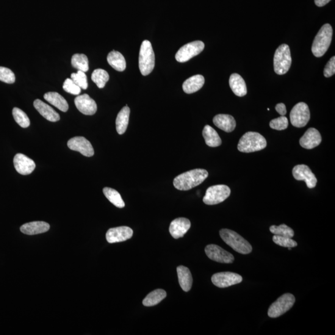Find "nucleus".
Wrapping results in <instances>:
<instances>
[{
	"label": "nucleus",
	"instance_id": "f257e3e1",
	"mask_svg": "<svg viewBox=\"0 0 335 335\" xmlns=\"http://www.w3.org/2000/svg\"><path fill=\"white\" fill-rule=\"evenodd\" d=\"M208 175L207 171L204 169H195L176 176L173 181L174 187L181 191L192 190L203 182Z\"/></svg>",
	"mask_w": 335,
	"mask_h": 335
},
{
	"label": "nucleus",
	"instance_id": "f03ea898",
	"mask_svg": "<svg viewBox=\"0 0 335 335\" xmlns=\"http://www.w3.org/2000/svg\"><path fill=\"white\" fill-rule=\"evenodd\" d=\"M267 145V140L257 132H248L240 138L238 144V150L243 153L264 150Z\"/></svg>",
	"mask_w": 335,
	"mask_h": 335
},
{
	"label": "nucleus",
	"instance_id": "7ed1b4c3",
	"mask_svg": "<svg viewBox=\"0 0 335 335\" xmlns=\"http://www.w3.org/2000/svg\"><path fill=\"white\" fill-rule=\"evenodd\" d=\"M219 233L221 239L224 242L238 253L247 254L252 251V246L250 243L237 232L231 230L224 229L220 230Z\"/></svg>",
	"mask_w": 335,
	"mask_h": 335
},
{
	"label": "nucleus",
	"instance_id": "20e7f679",
	"mask_svg": "<svg viewBox=\"0 0 335 335\" xmlns=\"http://www.w3.org/2000/svg\"><path fill=\"white\" fill-rule=\"evenodd\" d=\"M333 29L330 24H325L321 27L313 42L312 52L316 57H322L330 46Z\"/></svg>",
	"mask_w": 335,
	"mask_h": 335
},
{
	"label": "nucleus",
	"instance_id": "39448f33",
	"mask_svg": "<svg viewBox=\"0 0 335 335\" xmlns=\"http://www.w3.org/2000/svg\"><path fill=\"white\" fill-rule=\"evenodd\" d=\"M155 54L150 41H143L141 45L138 59V65L142 76H146L154 70L155 66Z\"/></svg>",
	"mask_w": 335,
	"mask_h": 335
},
{
	"label": "nucleus",
	"instance_id": "423d86ee",
	"mask_svg": "<svg viewBox=\"0 0 335 335\" xmlns=\"http://www.w3.org/2000/svg\"><path fill=\"white\" fill-rule=\"evenodd\" d=\"M292 64V57L289 46L282 44L276 49L274 57V69L276 73L282 76L289 71Z\"/></svg>",
	"mask_w": 335,
	"mask_h": 335
},
{
	"label": "nucleus",
	"instance_id": "0eeeda50",
	"mask_svg": "<svg viewBox=\"0 0 335 335\" xmlns=\"http://www.w3.org/2000/svg\"><path fill=\"white\" fill-rule=\"evenodd\" d=\"M295 299L291 293H286L279 297L275 303L271 304L268 310V315L271 318L281 316L292 308Z\"/></svg>",
	"mask_w": 335,
	"mask_h": 335
},
{
	"label": "nucleus",
	"instance_id": "6e6552de",
	"mask_svg": "<svg viewBox=\"0 0 335 335\" xmlns=\"http://www.w3.org/2000/svg\"><path fill=\"white\" fill-rule=\"evenodd\" d=\"M231 191L228 185H212L207 190L203 202L207 205H215L222 203L231 195Z\"/></svg>",
	"mask_w": 335,
	"mask_h": 335
},
{
	"label": "nucleus",
	"instance_id": "1a4fd4ad",
	"mask_svg": "<svg viewBox=\"0 0 335 335\" xmlns=\"http://www.w3.org/2000/svg\"><path fill=\"white\" fill-rule=\"evenodd\" d=\"M311 118V113L305 102H299L293 107L290 113V123L292 125L298 128L305 127Z\"/></svg>",
	"mask_w": 335,
	"mask_h": 335
},
{
	"label": "nucleus",
	"instance_id": "9d476101",
	"mask_svg": "<svg viewBox=\"0 0 335 335\" xmlns=\"http://www.w3.org/2000/svg\"><path fill=\"white\" fill-rule=\"evenodd\" d=\"M204 47V43L200 41H194L185 44L177 52L175 59L180 63L188 62V60L203 52Z\"/></svg>",
	"mask_w": 335,
	"mask_h": 335
},
{
	"label": "nucleus",
	"instance_id": "9b49d317",
	"mask_svg": "<svg viewBox=\"0 0 335 335\" xmlns=\"http://www.w3.org/2000/svg\"><path fill=\"white\" fill-rule=\"evenodd\" d=\"M205 252L212 261L220 264H232L234 262V256L231 253L217 245H207L205 248Z\"/></svg>",
	"mask_w": 335,
	"mask_h": 335
},
{
	"label": "nucleus",
	"instance_id": "f8f14e48",
	"mask_svg": "<svg viewBox=\"0 0 335 335\" xmlns=\"http://www.w3.org/2000/svg\"><path fill=\"white\" fill-rule=\"evenodd\" d=\"M211 280L215 286L226 288L240 283L242 277L239 274L232 272H221L214 274Z\"/></svg>",
	"mask_w": 335,
	"mask_h": 335
},
{
	"label": "nucleus",
	"instance_id": "ddd939ff",
	"mask_svg": "<svg viewBox=\"0 0 335 335\" xmlns=\"http://www.w3.org/2000/svg\"><path fill=\"white\" fill-rule=\"evenodd\" d=\"M292 174L293 178L296 180L305 181L307 187L310 189L316 187L317 179L308 166L306 165H296L293 168Z\"/></svg>",
	"mask_w": 335,
	"mask_h": 335
},
{
	"label": "nucleus",
	"instance_id": "4468645a",
	"mask_svg": "<svg viewBox=\"0 0 335 335\" xmlns=\"http://www.w3.org/2000/svg\"><path fill=\"white\" fill-rule=\"evenodd\" d=\"M67 145L70 150L79 152L85 157H91L95 154V151L90 141L84 137L71 138L68 141Z\"/></svg>",
	"mask_w": 335,
	"mask_h": 335
},
{
	"label": "nucleus",
	"instance_id": "2eb2a0df",
	"mask_svg": "<svg viewBox=\"0 0 335 335\" xmlns=\"http://www.w3.org/2000/svg\"><path fill=\"white\" fill-rule=\"evenodd\" d=\"M133 235L132 229L128 227L122 226L108 230L106 240L109 243L124 242L131 239Z\"/></svg>",
	"mask_w": 335,
	"mask_h": 335
},
{
	"label": "nucleus",
	"instance_id": "dca6fc26",
	"mask_svg": "<svg viewBox=\"0 0 335 335\" xmlns=\"http://www.w3.org/2000/svg\"><path fill=\"white\" fill-rule=\"evenodd\" d=\"M75 104L79 111L85 115H93L97 111L95 101L87 94L77 96L75 99Z\"/></svg>",
	"mask_w": 335,
	"mask_h": 335
},
{
	"label": "nucleus",
	"instance_id": "f3484780",
	"mask_svg": "<svg viewBox=\"0 0 335 335\" xmlns=\"http://www.w3.org/2000/svg\"><path fill=\"white\" fill-rule=\"evenodd\" d=\"M13 162L16 170L23 175L32 173L35 168L34 162L24 154H16L14 158Z\"/></svg>",
	"mask_w": 335,
	"mask_h": 335
},
{
	"label": "nucleus",
	"instance_id": "a211bd4d",
	"mask_svg": "<svg viewBox=\"0 0 335 335\" xmlns=\"http://www.w3.org/2000/svg\"><path fill=\"white\" fill-rule=\"evenodd\" d=\"M190 228V220L187 218L181 217L171 221L169 231L174 239H178L183 237Z\"/></svg>",
	"mask_w": 335,
	"mask_h": 335
},
{
	"label": "nucleus",
	"instance_id": "6ab92c4d",
	"mask_svg": "<svg viewBox=\"0 0 335 335\" xmlns=\"http://www.w3.org/2000/svg\"><path fill=\"white\" fill-rule=\"evenodd\" d=\"M322 142V136L318 130L310 128L306 132L300 140L302 147L312 149L316 147Z\"/></svg>",
	"mask_w": 335,
	"mask_h": 335
},
{
	"label": "nucleus",
	"instance_id": "aec40b11",
	"mask_svg": "<svg viewBox=\"0 0 335 335\" xmlns=\"http://www.w3.org/2000/svg\"><path fill=\"white\" fill-rule=\"evenodd\" d=\"M49 229V224L43 221H35L25 224L20 229L22 233L28 235L45 233Z\"/></svg>",
	"mask_w": 335,
	"mask_h": 335
},
{
	"label": "nucleus",
	"instance_id": "412c9836",
	"mask_svg": "<svg viewBox=\"0 0 335 335\" xmlns=\"http://www.w3.org/2000/svg\"><path fill=\"white\" fill-rule=\"evenodd\" d=\"M36 110L47 120L51 122H57L60 120V115L52 107L49 106L40 99H36L34 102Z\"/></svg>",
	"mask_w": 335,
	"mask_h": 335
},
{
	"label": "nucleus",
	"instance_id": "4be33fe9",
	"mask_svg": "<svg viewBox=\"0 0 335 335\" xmlns=\"http://www.w3.org/2000/svg\"><path fill=\"white\" fill-rule=\"evenodd\" d=\"M213 123L222 131L232 132L236 127V121L233 116L229 115H218L213 119Z\"/></svg>",
	"mask_w": 335,
	"mask_h": 335
},
{
	"label": "nucleus",
	"instance_id": "5701e85b",
	"mask_svg": "<svg viewBox=\"0 0 335 335\" xmlns=\"http://www.w3.org/2000/svg\"><path fill=\"white\" fill-rule=\"evenodd\" d=\"M229 85L235 95L243 97L247 94L245 82L240 75L232 74L229 79Z\"/></svg>",
	"mask_w": 335,
	"mask_h": 335
},
{
	"label": "nucleus",
	"instance_id": "b1692460",
	"mask_svg": "<svg viewBox=\"0 0 335 335\" xmlns=\"http://www.w3.org/2000/svg\"><path fill=\"white\" fill-rule=\"evenodd\" d=\"M204 83V77L201 75H196L185 80L182 84V89L187 94L197 92L203 88Z\"/></svg>",
	"mask_w": 335,
	"mask_h": 335
},
{
	"label": "nucleus",
	"instance_id": "393cba45",
	"mask_svg": "<svg viewBox=\"0 0 335 335\" xmlns=\"http://www.w3.org/2000/svg\"><path fill=\"white\" fill-rule=\"evenodd\" d=\"M177 273L181 289L185 292L190 291L193 285V277L190 270L184 266H179L177 268Z\"/></svg>",
	"mask_w": 335,
	"mask_h": 335
},
{
	"label": "nucleus",
	"instance_id": "a878e982",
	"mask_svg": "<svg viewBox=\"0 0 335 335\" xmlns=\"http://www.w3.org/2000/svg\"><path fill=\"white\" fill-rule=\"evenodd\" d=\"M44 99L62 112H66L68 109V104L66 99L57 92L47 93L44 96Z\"/></svg>",
	"mask_w": 335,
	"mask_h": 335
},
{
	"label": "nucleus",
	"instance_id": "bb28decb",
	"mask_svg": "<svg viewBox=\"0 0 335 335\" xmlns=\"http://www.w3.org/2000/svg\"><path fill=\"white\" fill-rule=\"evenodd\" d=\"M130 113H131L130 108L126 106L118 113L117 118H116V131L119 134H124L126 132L127 126H128Z\"/></svg>",
	"mask_w": 335,
	"mask_h": 335
},
{
	"label": "nucleus",
	"instance_id": "cd10ccee",
	"mask_svg": "<svg viewBox=\"0 0 335 335\" xmlns=\"http://www.w3.org/2000/svg\"><path fill=\"white\" fill-rule=\"evenodd\" d=\"M107 60L108 63L118 71H123L126 68L125 58L120 52L113 51L107 55Z\"/></svg>",
	"mask_w": 335,
	"mask_h": 335
},
{
	"label": "nucleus",
	"instance_id": "c85d7f7f",
	"mask_svg": "<svg viewBox=\"0 0 335 335\" xmlns=\"http://www.w3.org/2000/svg\"><path fill=\"white\" fill-rule=\"evenodd\" d=\"M203 135L207 145L210 147H217L221 144V140L219 135L211 126L206 125L204 127Z\"/></svg>",
	"mask_w": 335,
	"mask_h": 335
},
{
	"label": "nucleus",
	"instance_id": "c756f323",
	"mask_svg": "<svg viewBox=\"0 0 335 335\" xmlns=\"http://www.w3.org/2000/svg\"><path fill=\"white\" fill-rule=\"evenodd\" d=\"M167 297V292L163 289L154 290L146 295L143 301V305L146 307H151L157 305Z\"/></svg>",
	"mask_w": 335,
	"mask_h": 335
},
{
	"label": "nucleus",
	"instance_id": "7c9ffc66",
	"mask_svg": "<svg viewBox=\"0 0 335 335\" xmlns=\"http://www.w3.org/2000/svg\"><path fill=\"white\" fill-rule=\"evenodd\" d=\"M103 193L108 200L113 204H114L115 206L119 207V208H123L125 207V203H124L120 194L117 191L113 189V188L106 187L104 188Z\"/></svg>",
	"mask_w": 335,
	"mask_h": 335
},
{
	"label": "nucleus",
	"instance_id": "2f4dec72",
	"mask_svg": "<svg viewBox=\"0 0 335 335\" xmlns=\"http://www.w3.org/2000/svg\"><path fill=\"white\" fill-rule=\"evenodd\" d=\"M91 80L99 88H103L106 83L109 81V76L103 69H96L91 75Z\"/></svg>",
	"mask_w": 335,
	"mask_h": 335
},
{
	"label": "nucleus",
	"instance_id": "473e14b6",
	"mask_svg": "<svg viewBox=\"0 0 335 335\" xmlns=\"http://www.w3.org/2000/svg\"><path fill=\"white\" fill-rule=\"evenodd\" d=\"M71 65L75 68L80 71L87 72L89 70L88 57L85 54L73 55L71 57Z\"/></svg>",
	"mask_w": 335,
	"mask_h": 335
},
{
	"label": "nucleus",
	"instance_id": "72a5a7b5",
	"mask_svg": "<svg viewBox=\"0 0 335 335\" xmlns=\"http://www.w3.org/2000/svg\"><path fill=\"white\" fill-rule=\"evenodd\" d=\"M13 116L15 121L23 128H27L30 126V120L23 110L15 107L13 109Z\"/></svg>",
	"mask_w": 335,
	"mask_h": 335
},
{
	"label": "nucleus",
	"instance_id": "f704fd0d",
	"mask_svg": "<svg viewBox=\"0 0 335 335\" xmlns=\"http://www.w3.org/2000/svg\"><path fill=\"white\" fill-rule=\"evenodd\" d=\"M270 230L271 233L279 236L289 237L291 239L294 236V232L293 230L285 224H281L279 226H271Z\"/></svg>",
	"mask_w": 335,
	"mask_h": 335
},
{
	"label": "nucleus",
	"instance_id": "c9c22d12",
	"mask_svg": "<svg viewBox=\"0 0 335 335\" xmlns=\"http://www.w3.org/2000/svg\"><path fill=\"white\" fill-rule=\"evenodd\" d=\"M71 79L73 80L75 84L83 90H87L88 88V80L85 72L79 70L77 73L71 75Z\"/></svg>",
	"mask_w": 335,
	"mask_h": 335
},
{
	"label": "nucleus",
	"instance_id": "e433bc0d",
	"mask_svg": "<svg viewBox=\"0 0 335 335\" xmlns=\"http://www.w3.org/2000/svg\"><path fill=\"white\" fill-rule=\"evenodd\" d=\"M273 242L276 245L283 246L286 248H293L297 246V243L291 239V238L274 235L273 237Z\"/></svg>",
	"mask_w": 335,
	"mask_h": 335
},
{
	"label": "nucleus",
	"instance_id": "4c0bfd02",
	"mask_svg": "<svg viewBox=\"0 0 335 335\" xmlns=\"http://www.w3.org/2000/svg\"><path fill=\"white\" fill-rule=\"evenodd\" d=\"M15 76L10 69L0 66V81L8 84H12L15 82Z\"/></svg>",
	"mask_w": 335,
	"mask_h": 335
},
{
	"label": "nucleus",
	"instance_id": "58836bf2",
	"mask_svg": "<svg viewBox=\"0 0 335 335\" xmlns=\"http://www.w3.org/2000/svg\"><path fill=\"white\" fill-rule=\"evenodd\" d=\"M288 126H289V123H288L287 118L284 116H281V117L273 120L270 123L271 129L278 130V131L286 129Z\"/></svg>",
	"mask_w": 335,
	"mask_h": 335
},
{
	"label": "nucleus",
	"instance_id": "ea45409f",
	"mask_svg": "<svg viewBox=\"0 0 335 335\" xmlns=\"http://www.w3.org/2000/svg\"><path fill=\"white\" fill-rule=\"evenodd\" d=\"M63 89L66 92L72 94L73 95H79L81 93V88L78 85L75 84L73 80L71 79H67L65 80L64 84L63 85Z\"/></svg>",
	"mask_w": 335,
	"mask_h": 335
},
{
	"label": "nucleus",
	"instance_id": "a19ab883",
	"mask_svg": "<svg viewBox=\"0 0 335 335\" xmlns=\"http://www.w3.org/2000/svg\"><path fill=\"white\" fill-rule=\"evenodd\" d=\"M335 73V57H332L326 63L325 68H324L323 74L326 78H329L333 76Z\"/></svg>",
	"mask_w": 335,
	"mask_h": 335
},
{
	"label": "nucleus",
	"instance_id": "79ce46f5",
	"mask_svg": "<svg viewBox=\"0 0 335 335\" xmlns=\"http://www.w3.org/2000/svg\"><path fill=\"white\" fill-rule=\"evenodd\" d=\"M276 110L281 116H285L286 115V105L284 103H279L277 104L276 106Z\"/></svg>",
	"mask_w": 335,
	"mask_h": 335
},
{
	"label": "nucleus",
	"instance_id": "37998d69",
	"mask_svg": "<svg viewBox=\"0 0 335 335\" xmlns=\"http://www.w3.org/2000/svg\"><path fill=\"white\" fill-rule=\"evenodd\" d=\"M331 0H315V5L318 7H322L328 4Z\"/></svg>",
	"mask_w": 335,
	"mask_h": 335
},
{
	"label": "nucleus",
	"instance_id": "c03bdc74",
	"mask_svg": "<svg viewBox=\"0 0 335 335\" xmlns=\"http://www.w3.org/2000/svg\"><path fill=\"white\" fill-rule=\"evenodd\" d=\"M291 248H288V249H289V250H291Z\"/></svg>",
	"mask_w": 335,
	"mask_h": 335
}]
</instances>
